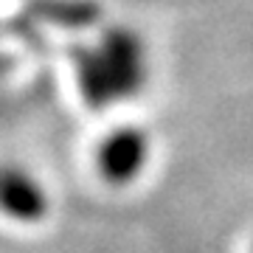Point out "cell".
I'll return each mask as SVG.
<instances>
[{
	"mask_svg": "<svg viewBox=\"0 0 253 253\" xmlns=\"http://www.w3.org/2000/svg\"><path fill=\"white\" fill-rule=\"evenodd\" d=\"M101 56V65L107 71L116 99H129L135 96L146 82V56L144 42L135 31L129 28H110L96 45Z\"/></svg>",
	"mask_w": 253,
	"mask_h": 253,
	"instance_id": "6da1fadb",
	"label": "cell"
},
{
	"mask_svg": "<svg viewBox=\"0 0 253 253\" xmlns=\"http://www.w3.org/2000/svg\"><path fill=\"white\" fill-rule=\"evenodd\" d=\"M96 158H99V172L107 183H116V186L129 183L141 174L149 158V138L135 126L116 129L101 141Z\"/></svg>",
	"mask_w": 253,
	"mask_h": 253,
	"instance_id": "7a4b0ae2",
	"label": "cell"
},
{
	"mask_svg": "<svg viewBox=\"0 0 253 253\" xmlns=\"http://www.w3.org/2000/svg\"><path fill=\"white\" fill-rule=\"evenodd\" d=\"M0 211L17 222H37L48 211L45 189L26 169L0 166Z\"/></svg>",
	"mask_w": 253,
	"mask_h": 253,
	"instance_id": "3957f363",
	"label": "cell"
},
{
	"mask_svg": "<svg viewBox=\"0 0 253 253\" xmlns=\"http://www.w3.org/2000/svg\"><path fill=\"white\" fill-rule=\"evenodd\" d=\"M76 76H79L82 96L93 110H104L113 101H118L116 90H113V82H110L96 48H79L76 51Z\"/></svg>",
	"mask_w": 253,
	"mask_h": 253,
	"instance_id": "277c9868",
	"label": "cell"
},
{
	"mask_svg": "<svg viewBox=\"0 0 253 253\" xmlns=\"http://www.w3.org/2000/svg\"><path fill=\"white\" fill-rule=\"evenodd\" d=\"M28 14L59 26H90L99 17V9L87 0H31Z\"/></svg>",
	"mask_w": 253,
	"mask_h": 253,
	"instance_id": "5b68a950",
	"label": "cell"
}]
</instances>
